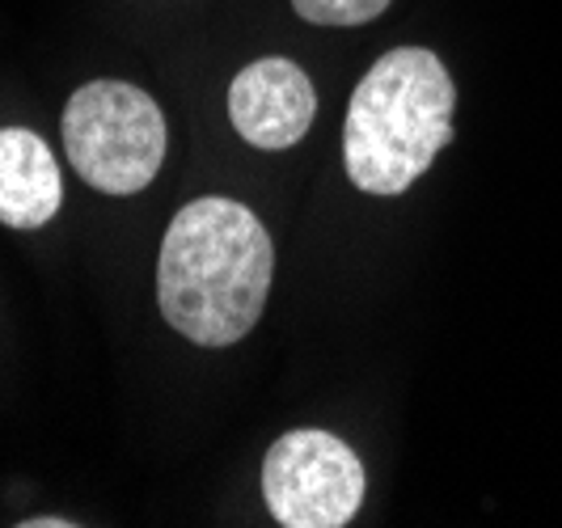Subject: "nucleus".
<instances>
[{"label": "nucleus", "instance_id": "f257e3e1", "mask_svg": "<svg viewBox=\"0 0 562 528\" xmlns=\"http://www.w3.org/2000/svg\"><path fill=\"white\" fill-rule=\"evenodd\" d=\"M276 279V246L246 203L203 195L166 228L157 305L199 347H233L258 326Z\"/></svg>", "mask_w": 562, "mask_h": 528}, {"label": "nucleus", "instance_id": "f03ea898", "mask_svg": "<svg viewBox=\"0 0 562 528\" xmlns=\"http://www.w3.org/2000/svg\"><path fill=\"white\" fill-rule=\"evenodd\" d=\"M449 68L427 47H394L356 85L347 127H342V166L364 195H402L452 139Z\"/></svg>", "mask_w": 562, "mask_h": 528}, {"label": "nucleus", "instance_id": "7ed1b4c3", "mask_svg": "<svg viewBox=\"0 0 562 528\" xmlns=\"http://www.w3.org/2000/svg\"><path fill=\"white\" fill-rule=\"evenodd\" d=\"M64 148L93 191L136 195L166 161V114L140 85L89 81L64 106Z\"/></svg>", "mask_w": 562, "mask_h": 528}, {"label": "nucleus", "instance_id": "20e7f679", "mask_svg": "<svg viewBox=\"0 0 562 528\" xmlns=\"http://www.w3.org/2000/svg\"><path fill=\"white\" fill-rule=\"evenodd\" d=\"M364 461L330 431L296 427L262 457V495L283 528H342L364 503Z\"/></svg>", "mask_w": 562, "mask_h": 528}, {"label": "nucleus", "instance_id": "39448f33", "mask_svg": "<svg viewBox=\"0 0 562 528\" xmlns=\"http://www.w3.org/2000/svg\"><path fill=\"white\" fill-rule=\"evenodd\" d=\"M313 114H317L313 81L301 64L283 56L254 59L228 85V119L237 136L254 148L283 153L301 144L313 127Z\"/></svg>", "mask_w": 562, "mask_h": 528}, {"label": "nucleus", "instance_id": "423d86ee", "mask_svg": "<svg viewBox=\"0 0 562 528\" xmlns=\"http://www.w3.org/2000/svg\"><path fill=\"white\" fill-rule=\"evenodd\" d=\"M64 203L56 153L30 127H0V224L43 228Z\"/></svg>", "mask_w": 562, "mask_h": 528}, {"label": "nucleus", "instance_id": "0eeeda50", "mask_svg": "<svg viewBox=\"0 0 562 528\" xmlns=\"http://www.w3.org/2000/svg\"><path fill=\"white\" fill-rule=\"evenodd\" d=\"M292 9L313 26H364L390 9V0H292Z\"/></svg>", "mask_w": 562, "mask_h": 528}, {"label": "nucleus", "instance_id": "6e6552de", "mask_svg": "<svg viewBox=\"0 0 562 528\" xmlns=\"http://www.w3.org/2000/svg\"><path fill=\"white\" fill-rule=\"evenodd\" d=\"M77 520H64V516H34V520H22V528H72Z\"/></svg>", "mask_w": 562, "mask_h": 528}]
</instances>
